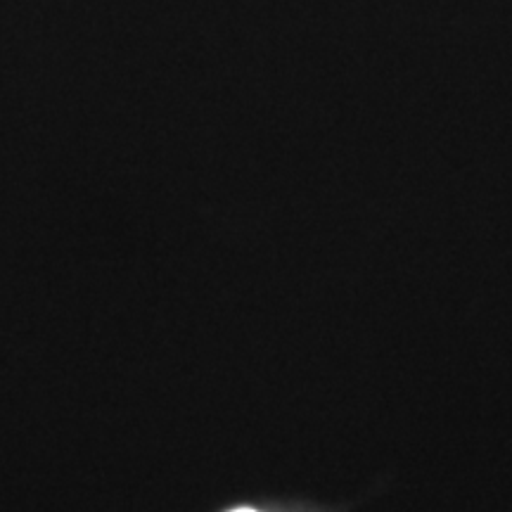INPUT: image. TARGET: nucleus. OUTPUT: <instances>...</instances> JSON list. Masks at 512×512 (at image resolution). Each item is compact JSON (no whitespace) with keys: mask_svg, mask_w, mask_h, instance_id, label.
Wrapping results in <instances>:
<instances>
[{"mask_svg":"<svg viewBox=\"0 0 512 512\" xmlns=\"http://www.w3.org/2000/svg\"><path fill=\"white\" fill-rule=\"evenodd\" d=\"M233 512H256V510H247V508H242V510H233Z\"/></svg>","mask_w":512,"mask_h":512,"instance_id":"nucleus-1","label":"nucleus"}]
</instances>
